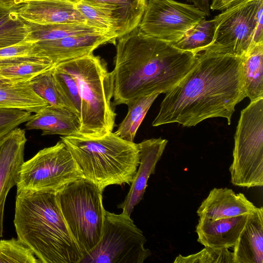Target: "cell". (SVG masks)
Returning <instances> with one entry per match:
<instances>
[{
    "label": "cell",
    "mask_w": 263,
    "mask_h": 263,
    "mask_svg": "<svg viewBox=\"0 0 263 263\" xmlns=\"http://www.w3.org/2000/svg\"><path fill=\"white\" fill-rule=\"evenodd\" d=\"M241 66V57L198 53L195 66L165 93L152 125L191 127L214 117L231 124L236 105L246 97Z\"/></svg>",
    "instance_id": "obj_1"
},
{
    "label": "cell",
    "mask_w": 263,
    "mask_h": 263,
    "mask_svg": "<svg viewBox=\"0 0 263 263\" xmlns=\"http://www.w3.org/2000/svg\"><path fill=\"white\" fill-rule=\"evenodd\" d=\"M114 105H127L154 93H166L195 66L197 54L149 36L139 27L118 39Z\"/></svg>",
    "instance_id": "obj_2"
},
{
    "label": "cell",
    "mask_w": 263,
    "mask_h": 263,
    "mask_svg": "<svg viewBox=\"0 0 263 263\" xmlns=\"http://www.w3.org/2000/svg\"><path fill=\"white\" fill-rule=\"evenodd\" d=\"M14 224L17 238L42 263H80L83 257L62 215L56 194L17 192Z\"/></svg>",
    "instance_id": "obj_3"
},
{
    "label": "cell",
    "mask_w": 263,
    "mask_h": 263,
    "mask_svg": "<svg viewBox=\"0 0 263 263\" xmlns=\"http://www.w3.org/2000/svg\"><path fill=\"white\" fill-rule=\"evenodd\" d=\"M84 178L103 191L110 185L130 184L140 162L138 144L114 133L98 137L61 136Z\"/></svg>",
    "instance_id": "obj_4"
},
{
    "label": "cell",
    "mask_w": 263,
    "mask_h": 263,
    "mask_svg": "<svg viewBox=\"0 0 263 263\" xmlns=\"http://www.w3.org/2000/svg\"><path fill=\"white\" fill-rule=\"evenodd\" d=\"M76 80L81 98L80 135L98 137L112 132L117 116L111 105L114 77L106 64L93 53L55 65Z\"/></svg>",
    "instance_id": "obj_5"
},
{
    "label": "cell",
    "mask_w": 263,
    "mask_h": 263,
    "mask_svg": "<svg viewBox=\"0 0 263 263\" xmlns=\"http://www.w3.org/2000/svg\"><path fill=\"white\" fill-rule=\"evenodd\" d=\"M102 193L95 184L83 178L56 194L64 218L83 257L101 238L105 211Z\"/></svg>",
    "instance_id": "obj_6"
},
{
    "label": "cell",
    "mask_w": 263,
    "mask_h": 263,
    "mask_svg": "<svg viewBox=\"0 0 263 263\" xmlns=\"http://www.w3.org/2000/svg\"><path fill=\"white\" fill-rule=\"evenodd\" d=\"M231 182L250 188L263 185V98L241 110L234 137Z\"/></svg>",
    "instance_id": "obj_7"
},
{
    "label": "cell",
    "mask_w": 263,
    "mask_h": 263,
    "mask_svg": "<svg viewBox=\"0 0 263 263\" xmlns=\"http://www.w3.org/2000/svg\"><path fill=\"white\" fill-rule=\"evenodd\" d=\"M84 178L79 166L61 140L40 150L22 164L17 192L34 191L57 194L68 184Z\"/></svg>",
    "instance_id": "obj_8"
},
{
    "label": "cell",
    "mask_w": 263,
    "mask_h": 263,
    "mask_svg": "<svg viewBox=\"0 0 263 263\" xmlns=\"http://www.w3.org/2000/svg\"><path fill=\"white\" fill-rule=\"evenodd\" d=\"M129 215L105 211L99 243L80 263H143L151 255L146 240Z\"/></svg>",
    "instance_id": "obj_9"
},
{
    "label": "cell",
    "mask_w": 263,
    "mask_h": 263,
    "mask_svg": "<svg viewBox=\"0 0 263 263\" xmlns=\"http://www.w3.org/2000/svg\"><path fill=\"white\" fill-rule=\"evenodd\" d=\"M205 17L192 5L174 0H149L138 27L149 36L173 44Z\"/></svg>",
    "instance_id": "obj_10"
},
{
    "label": "cell",
    "mask_w": 263,
    "mask_h": 263,
    "mask_svg": "<svg viewBox=\"0 0 263 263\" xmlns=\"http://www.w3.org/2000/svg\"><path fill=\"white\" fill-rule=\"evenodd\" d=\"M263 0H246L226 10L214 41L202 52L242 57L252 46L255 29Z\"/></svg>",
    "instance_id": "obj_11"
},
{
    "label": "cell",
    "mask_w": 263,
    "mask_h": 263,
    "mask_svg": "<svg viewBox=\"0 0 263 263\" xmlns=\"http://www.w3.org/2000/svg\"><path fill=\"white\" fill-rule=\"evenodd\" d=\"M107 43L116 44L110 36L103 32L71 35L35 42L34 51L56 65L92 54L98 47Z\"/></svg>",
    "instance_id": "obj_12"
},
{
    "label": "cell",
    "mask_w": 263,
    "mask_h": 263,
    "mask_svg": "<svg viewBox=\"0 0 263 263\" xmlns=\"http://www.w3.org/2000/svg\"><path fill=\"white\" fill-rule=\"evenodd\" d=\"M26 141L25 131L17 127L0 139V237L3 236L6 198L17 183Z\"/></svg>",
    "instance_id": "obj_13"
},
{
    "label": "cell",
    "mask_w": 263,
    "mask_h": 263,
    "mask_svg": "<svg viewBox=\"0 0 263 263\" xmlns=\"http://www.w3.org/2000/svg\"><path fill=\"white\" fill-rule=\"evenodd\" d=\"M73 0H28L16 8L24 21L37 24H87Z\"/></svg>",
    "instance_id": "obj_14"
},
{
    "label": "cell",
    "mask_w": 263,
    "mask_h": 263,
    "mask_svg": "<svg viewBox=\"0 0 263 263\" xmlns=\"http://www.w3.org/2000/svg\"><path fill=\"white\" fill-rule=\"evenodd\" d=\"M167 143V140L161 138L147 139L138 143L140 149L139 168L124 200L118 205V208L122 209L123 212L130 215L134 207L142 200L148 179L155 173L156 164Z\"/></svg>",
    "instance_id": "obj_15"
},
{
    "label": "cell",
    "mask_w": 263,
    "mask_h": 263,
    "mask_svg": "<svg viewBox=\"0 0 263 263\" xmlns=\"http://www.w3.org/2000/svg\"><path fill=\"white\" fill-rule=\"evenodd\" d=\"M257 209L243 194L227 187H215L202 201L197 213L199 217L215 220L249 214Z\"/></svg>",
    "instance_id": "obj_16"
},
{
    "label": "cell",
    "mask_w": 263,
    "mask_h": 263,
    "mask_svg": "<svg viewBox=\"0 0 263 263\" xmlns=\"http://www.w3.org/2000/svg\"><path fill=\"white\" fill-rule=\"evenodd\" d=\"M249 214L212 220L199 217L196 227L197 241L205 247H233L247 221Z\"/></svg>",
    "instance_id": "obj_17"
},
{
    "label": "cell",
    "mask_w": 263,
    "mask_h": 263,
    "mask_svg": "<svg viewBox=\"0 0 263 263\" xmlns=\"http://www.w3.org/2000/svg\"><path fill=\"white\" fill-rule=\"evenodd\" d=\"M233 247V263L263 262V208L249 214Z\"/></svg>",
    "instance_id": "obj_18"
},
{
    "label": "cell",
    "mask_w": 263,
    "mask_h": 263,
    "mask_svg": "<svg viewBox=\"0 0 263 263\" xmlns=\"http://www.w3.org/2000/svg\"><path fill=\"white\" fill-rule=\"evenodd\" d=\"M25 124L28 130L40 129L42 135L67 136L78 135L79 118L70 110L48 105L32 115Z\"/></svg>",
    "instance_id": "obj_19"
},
{
    "label": "cell",
    "mask_w": 263,
    "mask_h": 263,
    "mask_svg": "<svg viewBox=\"0 0 263 263\" xmlns=\"http://www.w3.org/2000/svg\"><path fill=\"white\" fill-rule=\"evenodd\" d=\"M82 1L107 12L113 20L117 39L138 27L146 5V0H73Z\"/></svg>",
    "instance_id": "obj_20"
},
{
    "label": "cell",
    "mask_w": 263,
    "mask_h": 263,
    "mask_svg": "<svg viewBox=\"0 0 263 263\" xmlns=\"http://www.w3.org/2000/svg\"><path fill=\"white\" fill-rule=\"evenodd\" d=\"M241 68L246 97L251 101L263 98V42L241 57Z\"/></svg>",
    "instance_id": "obj_21"
},
{
    "label": "cell",
    "mask_w": 263,
    "mask_h": 263,
    "mask_svg": "<svg viewBox=\"0 0 263 263\" xmlns=\"http://www.w3.org/2000/svg\"><path fill=\"white\" fill-rule=\"evenodd\" d=\"M226 10L214 19L200 21L190 29L177 42L172 44L177 48L195 54L202 52L213 43L217 27L226 15Z\"/></svg>",
    "instance_id": "obj_22"
},
{
    "label": "cell",
    "mask_w": 263,
    "mask_h": 263,
    "mask_svg": "<svg viewBox=\"0 0 263 263\" xmlns=\"http://www.w3.org/2000/svg\"><path fill=\"white\" fill-rule=\"evenodd\" d=\"M25 22L28 30L26 41L33 43L57 40L71 35L104 33L88 24H37Z\"/></svg>",
    "instance_id": "obj_23"
},
{
    "label": "cell",
    "mask_w": 263,
    "mask_h": 263,
    "mask_svg": "<svg viewBox=\"0 0 263 263\" xmlns=\"http://www.w3.org/2000/svg\"><path fill=\"white\" fill-rule=\"evenodd\" d=\"M48 105L34 91L30 81L0 88V108H17L36 113Z\"/></svg>",
    "instance_id": "obj_24"
},
{
    "label": "cell",
    "mask_w": 263,
    "mask_h": 263,
    "mask_svg": "<svg viewBox=\"0 0 263 263\" xmlns=\"http://www.w3.org/2000/svg\"><path fill=\"white\" fill-rule=\"evenodd\" d=\"M17 7L0 4V49L27 40L28 28L25 21L18 16Z\"/></svg>",
    "instance_id": "obj_25"
},
{
    "label": "cell",
    "mask_w": 263,
    "mask_h": 263,
    "mask_svg": "<svg viewBox=\"0 0 263 263\" xmlns=\"http://www.w3.org/2000/svg\"><path fill=\"white\" fill-rule=\"evenodd\" d=\"M159 95L154 93L142 97L127 104V114L114 133L125 140L134 142L139 127Z\"/></svg>",
    "instance_id": "obj_26"
},
{
    "label": "cell",
    "mask_w": 263,
    "mask_h": 263,
    "mask_svg": "<svg viewBox=\"0 0 263 263\" xmlns=\"http://www.w3.org/2000/svg\"><path fill=\"white\" fill-rule=\"evenodd\" d=\"M54 67L33 78L30 81L31 86L34 91L49 105L62 107L71 111L55 79Z\"/></svg>",
    "instance_id": "obj_27"
},
{
    "label": "cell",
    "mask_w": 263,
    "mask_h": 263,
    "mask_svg": "<svg viewBox=\"0 0 263 263\" xmlns=\"http://www.w3.org/2000/svg\"><path fill=\"white\" fill-rule=\"evenodd\" d=\"M55 65L48 59L27 62L0 67V76L17 83L30 81Z\"/></svg>",
    "instance_id": "obj_28"
},
{
    "label": "cell",
    "mask_w": 263,
    "mask_h": 263,
    "mask_svg": "<svg viewBox=\"0 0 263 263\" xmlns=\"http://www.w3.org/2000/svg\"><path fill=\"white\" fill-rule=\"evenodd\" d=\"M76 6L88 25L100 29L117 42L115 24L107 12L82 1L76 2Z\"/></svg>",
    "instance_id": "obj_29"
},
{
    "label": "cell",
    "mask_w": 263,
    "mask_h": 263,
    "mask_svg": "<svg viewBox=\"0 0 263 263\" xmlns=\"http://www.w3.org/2000/svg\"><path fill=\"white\" fill-rule=\"evenodd\" d=\"M32 251L19 239L0 240V263L40 262Z\"/></svg>",
    "instance_id": "obj_30"
},
{
    "label": "cell",
    "mask_w": 263,
    "mask_h": 263,
    "mask_svg": "<svg viewBox=\"0 0 263 263\" xmlns=\"http://www.w3.org/2000/svg\"><path fill=\"white\" fill-rule=\"evenodd\" d=\"M54 74L60 89L69 105L71 111L80 120L81 98L75 79L57 66L54 67Z\"/></svg>",
    "instance_id": "obj_31"
},
{
    "label": "cell",
    "mask_w": 263,
    "mask_h": 263,
    "mask_svg": "<svg viewBox=\"0 0 263 263\" xmlns=\"http://www.w3.org/2000/svg\"><path fill=\"white\" fill-rule=\"evenodd\" d=\"M174 263H233V254L228 248L204 247L199 252L183 256L179 255Z\"/></svg>",
    "instance_id": "obj_32"
},
{
    "label": "cell",
    "mask_w": 263,
    "mask_h": 263,
    "mask_svg": "<svg viewBox=\"0 0 263 263\" xmlns=\"http://www.w3.org/2000/svg\"><path fill=\"white\" fill-rule=\"evenodd\" d=\"M31 112L12 108H0V139L21 124L27 122Z\"/></svg>",
    "instance_id": "obj_33"
},
{
    "label": "cell",
    "mask_w": 263,
    "mask_h": 263,
    "mask_svg": "<svg viewBox=\"0 0 263 263\" xmlns=\"http://www.w3.org/2000/svg\"><path fill=\"white\" fill-rule=\"evenodd\" d=\"M34 43L25 41L13 46L0 49V60L18 55L36 54L34 51Z\"/></svg>",
    "instance_id": "obj_34"
},
{
    "label": "cell",
    "mask_w": 263,
    "mask_h": 263,
    "mask_svg": "<svg viewBox=\"0 0 263 263\" xmlns=\"http://www.w3.org/2000/svg\"><path fill=\"white\" fill-rule=\"evenodd\" d=\"M246 0H212L210 9L212 10L224 11Z\"/></svg>",
    "instance_id": "obj_35"
},
{
    "label": "cell",
    "mask_w": 263,
    "mask_h": 263,
    "mask_svg": "<svg viewBox=\"0 0 263 263\" xmlns=\"http://www.w3.org/2000/svg\"><path fill=\"white\" fill-rule=\"evenodd\" d=\"M262 12V11L260 12L258 18L257 24L254 33L252 46L261 42H263Z\"/></svg>",
    "instance_id": "obj_36"
},
{
    "label": "cell",
    "mask_w": 263,
    "mask_h": 263,
    "mask_svg": "<svg viewBox=\"0 0 263 263\" xmlns=\"http://www.w3.org/2000/svg\"><path fill=\"white\" fill-rule=\"evenodd\" d=\"M190 3H193L198 9L202 11L206 15L209 16L210 15V7L209 6V0H187Z\"/></svg>",
    "instance_id": "obj_37"
},
{
    "label": "cell",
    "mask_w": 263,
    "mask_h": 263,
    "mask_svg": "<svg viewBox=\"0 0 263 263\" xmlns=\"http://www.w3.org/2000/svg\"><path fill=\"white\" fill-rule=\"evenodd\" d=\"M28 0H0V4L10 7H17Z\"/></svg>",
    "instance_id": "obj_38"
},
{
    "label": "cell",
    "mask_w": 263,
    "mask_h": 263,
    "mask_svg": "<svg viewBox=\"0 0 263 263\" xmlns=\"http://www.w3.org/2000/svg\"><path fill=\"white\" fill-rule=\"evenodd\" d=\"M20 83H17L11 80L3 78L0 76V88H5L13 86Z\"/></svg>",
    "instance_id": "obj_39"
}]
</instances>
